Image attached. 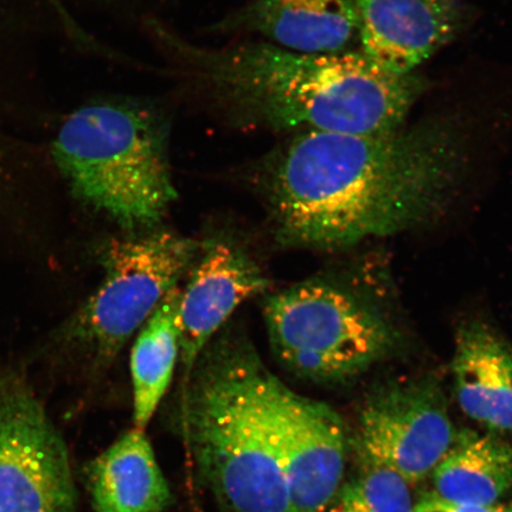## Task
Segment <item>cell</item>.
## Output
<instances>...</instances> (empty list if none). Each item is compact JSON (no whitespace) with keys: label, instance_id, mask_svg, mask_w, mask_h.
I'll use <instances>...</instances> for the list:
<instances>
[{"label":"cell","instance_id":"obj_1","mask_svg":"<svg viewBox=\"0 0 512 512\" xmlns=\"http://www.w3.org/2000/svg\"><path fill=\"white\" fill-rule=\"evenodd\" d=\"M464 134L446 119L371 134L300 132L266 159L281 240L337 251L418 226L464 175Z\"/></svg>","mask_w":512,"mask_h":512},{"label":"cell","instance_id":"obj_2","mask_svg":"<svg viewBox=\"0 0 512 512\" xmlns=\"http://www.w3.org/2000/svg\"><path fill=\"white\" fill-rule=\"evenodd\" d=\"M150 29L178 75L224 120L246 130L393 131L424 87L414 73H389L362 51L303 54L261 40L203 47L160 23Z\"/></svg>","mask_w":512,"mask_h":512},{"label":"cell","instance_id":"obj_3","mask_svg":"<svg viewBox=\"0 0 512 512\" xmlns=\"http://www.w3.org/2000/svg\"><path fill=\"white\" fill-rule=\"evenodd\" d=\"M251 344H209L183 390L184 437L221 512H291L274 382Z\"/></svg>","mask_w":512,"mask_h":512},{"label":"cell","instance_id":"obj_4","mask_svg":"<svg viewBox=\"0 0 512 512\" xmlns=\"http://www.w3.org/2000/svg\"><path fill=\"white\" fill-rule=\"evenodd\" d=\"M168 130L151 108L112 102L82 107L54 143L75 195L126 229L155 226L176 201Z\"/></svg>","mask_w":512,"mask_h":512},{"label":"cell","instance_id":"obj_5","mask_svg":"<svg viewBox=\"0 0 512 512\" xmlns=\"http://www.w3.org/2000/svg\"><path fill=\"white\" fill-rule=\"evenodd\" d=\"M268 336L281 363L303 379H354L392 352L398 334L374 306L345 288L306 281L267 299Z\"/></svg>","mask_w":512,"mask_h":512},{"label":"cell","instance_id":"obj_6","mask_svg":"<svg viewBox=\"0 0 512 512\" xmlns=\"http://www.w3.org/2000/svg\"><path fill=\"white\" fill-rule=\"evenodd\" d=\"M198 243L170 232L113 240L102 254L105 278L61 331V341L95 363L117 356L156 311L198 253Z\"/></svg>","mask_w":512,"mask_h":512},{"label":"cell","instance_id":"obj_7","mask_svg":"<svg viewBox=\"0 0 512 512\" xmlns=\"http://www.w3.org/2000/svg\"><path fill=\"white\" fill-rule=\"evenodd\" d=\"M0 512H76L66 441L9 366H0Z\"/></svg>","mask_w":512,"mask_h":512},{"label":"cell","instance_id":"obj_8","mask_svg":"<svg viewBox=\"0 0 512 512\" xmlns=\"http://www.w3.org/2000/svg\"><path fill=\"white\" fill-rule=\"evenodd\" d=\"M457 434L437 383L399 380L382 384L364 402L354 447L363 465L415 483L434 471Z\"/></svg>","mask_w":512,"mask_h":512},{"label":"cell","instance_id":"obj_9","mask_svg":"<svg viewBox=\"0 0 512 512\" xmlns=\"http://www.w3.org/2000/svg\"><path fill=\"white\" fill-rule=\"evenodd\" d=\"M274 399L291 512H325L344 476L349 441L343 421L278 379Z\"/></svg>","mask_w":512,"mask_h":512},{"label":"cell","instance_id":"obj_10","mask_svg":"<svg viewBox=\"0 0 512 512\" xmlns=\"http://www.w3.org/2000/svg\"><path fill=\"white\" fill-rule=\"evenodd\" d=\"M268 280L240 248L216 242L191 273L179 306V355L187 388L192 371L216 332L238 307L265 292Z\"/></svg>","mask_w":512,"mask_h":512},{"label":"cell","instance_id":"obj_11","mask_svg":"<svg viewBox=\"0 0 512 512\" xmlns=\"http://www.w3.org/2000/svg\"><path fill=\"white\" fill-rule=\"evenodd\" d=\"M362 53L380 68L409 75L456 36L462 0H357Z\"/></svg>","mask_w":512,"mask_h":512},{"label":"cell","instance_id":"obj_12","mask_svg":"<svg viewBox=\"0 0 512 512\" xmlns=\"http://www.w3.org/2000/svg\"><path fill=\"white\" fill-rule=\"evenodd\" d=\"M213 29L296 53H339L358 36L357 0H249Z\"/></svg>","mask_w":512,"mask_h":512},{"label":"cell","instance_id":"obj_13","mask_svg":"<svg viewBox=\"0 0 512 512\" xmlns=\"http://www.w3.org/2000/svg\"><path fill=\"white\" fill-rule=\"evenodd\" d=\"M462 411L492 434H512V345L483 322L460 326L452 360Z\"/></svg>","mask_w":512,"mask_h":512},{"label":"cell","instance_id":"obj_14","mask_svg":"<svg viewBox=\"0 0 512 512\" xmlns=\"http://www.w3.org/2000/svg\"><path fill=\"white\" fill-rule=\"evenodd\" d=\"M95 512H164L172 491L145 431L126 432L87 467Z\"/></svg>","mask_w":512,"mask_h":512},{"label":"cell","instance_id":"obj_15","mask_svg":"<svg viewBox=\"0 0 512 512\" xmlns=\"http://www.w3.org/2000/svg\"><path fill=\"white\" fill-rule=\"evenodd\" d=\"M432 473L434 495L447 502H502L512 489V446L492 433H459Z\"/></svg>","mask_w":512,"mask_h":512},{"label":"cell","instance_id":"obj_16","mask_svg":"<svg viewBox=\"0 0 512 512\" xmlns=\"http://www.w3.org/2000/svg\"><path fill=\"white\" fill-rule=\"evenodd\" d=\"M176 286L143 325L131 355L134 427L145 431L168 392L179 356V306Z\"/></svg>","mask_w":512,"mask_h":512},{"label":"cell","instance_id":"obj_17","mask_svg":"<svg viewBox=\"0 0 512 512\" xmlns=\"http://www.w3.org/2000/svg\"><path fill=\"white\" fill-rule=\"evenodd\" d=\"M405 479L384 467L366 466L342 484L325 512H413Z\"/></svg>","mask_w":512,"mask_h":512},{"label":"cell","instance_id":"obj_18","mask_svg":"<svg viewBox=\"0 0 512 512\" xmlns=\"http://www.w3.org/2000/svg\"><path fill=\"white\" fill-rule=\"evenodd\" d=\"M413 512H512V501L491 505H465L447 502L437 495H431L415 504Z\"/></svg>","mask_w":512,"mask_h":512}]
</instances>
